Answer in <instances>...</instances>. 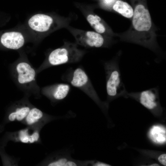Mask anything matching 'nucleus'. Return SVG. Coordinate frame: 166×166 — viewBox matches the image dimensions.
<instances>
[{
    "label": "nucleus",
    "mask_w": 166,
    "mask_h": 166,
    "mask_svg": "<svg viewBox=\"0 0 166 166\" xmlns=\"http://www.w3.org/2000/svg\"><path fill=\"white\" fill-rule=\"evenodd\" d=\"M133 14L128 40L153 50L157 48L155 34L149 11L144 0H134Z\"/></svg>",
    "instance_id": "nucleus-1"
},
{
    "label": "nucleus",
    "mask_w": 166,
    "mask_h": 166,
    "mask_svg": "<svg viewBox=\"0 0 166 166\" xmlns=\"http://www.w3.org/2000/svg\"><path fill=\"white\" fill-rule=\"evenodd\" d=\"M71 18L50 14L39 13L28 20L29 28L34 33L46 35L62 28H66L71 21Z\"/></svg>",
    "instance_id": "nucleus-2"
},
{
    "label": "nucleus",
    "mask_w": 166,
    "mask_h": 166,
    "mask_svg": "<svg viewBox=\"0 0 166 166\" xmlns=\"http://www.w3.org/2000/svg\"><path fill=\"white\" fill-rule=\"evenodd\" d=\"M75 43L65 42L61 47L51 51L44 64L43 68L62 64L79 62L86 53Z\"/></svg>",
    "instance_id": "nucleus-3"
},
{
    "label": "nucleus",
    "mask_w": 166,
    "mask_h": 166,
    "mask_svg": "<svg viewBox=\"0 0 166 166\" xmlns=\"http://www.w3.org/2000/svg\"><path fill=\"white\" fill-rule=\"evenodd\" d=\"M108 97L111 99L121 95L127 94L122 81L118 58H115L104 63Z\"/></svg>",
    "instance_id": "nucleus-4"
},
{
    "label": "nucleus",
    "mask_w": 166,
    "mask_h": 166,
    "mask_svg": "<svg viewBox=\"0 0 166 166\" xmlns=\"http://www.w3.org/2000/svg\"><path fill=\"white\" fill-rule=\"evenodd\" d=\"M63 80L83 92L100 106L102 103L100 100L89 78L81 68L69 69L62 76Z\"/></svg>",
    "instance_id": "nucleus-5"
},
{
    "label": "nucleus",
    "mask_w": 166,
    "mask_h": 166,
    "mask_svg": "<svg viewBox=\"0 0 166 166\" xmlns=\"http://www.w3.org/2000/svg\"><path fill=\"white\" fill-rule=\"evenodd\" d=\"M66 28L74 37L78 45L87 48H99L107 45L102 35L95 31L81 30L69 25Z\"/></svg>",
    "instance_id": "nucleus-6"
},
{
    "label": "nucleus",
    "mask_w": 166,
    "mask_h": 166,
    "mask_svg": "<svg viewBox=\"0 0 166 166\" xmlns=\"http://www.w3.org/2000/svg\"><path fill=\"white\" fill-rule=\"evenodd\" d=\"M14 70L16 80L20 85L28 86L35 82V70L28 62L19 61L16 65Z\"/></svg>",
    "instance_id": "nucleus-7"
},
{
    "label": "nucleus",
    "mask_w": 166,
    "mask_h": 166,
    "mask_svg": "<svg viewBox=\"0 0 166 166\" xmlns=\"http://www.w3.org/2000/svg\"><path fill=\"white\" fill-rule=\"evenodd\" d=\"M25 42V37L21 32L13 31L0 32V45L4 48L18 49L24 45Z\"/></svg>",
    "instance_id": "nucleus-8"
},
{
    "label": "nucleus",
    "mask_w": 166,
    "mask_h": 166,
    "mask_svg": "<svg viewBox=\"0 0 166 166\" xmlns=\"http://www.w3.org/2000/svg\"><path fill=\"white\" fill-rule=\"evenodd\" d=\"M158 88L156 87L140 92L128 93L127 95L138 99L140 103L148 109L153 110L158 106Z\"/></svg>",
    "instance_id": "nucleus-9"
},
{
    "label": "nucleus",
    "mask_w": 166,
    "mask_h": 166,
    "mask_svg": "<svg viewBox=\"0 0 166 166\" xmlns=\"http://www.w3.org/2000/svg\"><path fill=\"white\" fill-rule=\"evenodd\" d=\"M92 161L75 160L71 157L68 152H65L52 157L45 164L49 166H88L90 165Z\"/></svg>",
    "instance_id": "nucleus-10"
},
{
    "label": "nucleus",
    "mask_w": 166,
    "mask_h": 166,
    "mask_svg": "<svg viewBox=\"0 0 166 166\" xmlns=\"http://www.w3.org/2000/svg\"><path fill=\"white\" fill-rule=\"evenodd\" d=\"M70 89L69 85L61 83L46 87L43 92L51 100L57 101L64 99L68 94Z\"/></svg>",
    "instance_id": "nucleus-11"
},
{
    "label": "nucleus",
    "mask_w": 166,
    "mask_h": 166,
    "mask_svg": "<svg viewBox=\"0 0 166 166\" xmlns=\"http://www.w3.org/2000/svg\"><path fill=\"white\" fill-rule=\"evenodd\" d=\"M87 22L95 32L102 35L109 34L108 28L101 18L91 12L83 13Z\"/></svg>",
    "instance_id": "nucleus-12"
},
{
    "label": "nucleus",
    "mask_w": 166,
    "mask_h": 166,
    "mask_svg": "<svg viewBox=\"0 0 166 166\" xmlns=\"http://www.w3.org/2000/svg\"><path fill=\"white\" fill-rule=\"evenodd\" d=\"M50 118L39 109L31 107L24 121L27 125L31 126L43 120L45 122L48 121Z\"/></svg>",
    "instance_id": "nucleus-13"
},
{
    "label": "nucleus",
    "mask_w": 166,
    "mask_h": 166,
    "mask_svg": "<svg viewBox=\"0 0 166 166\" xmlns=\"http://www.w3.org/2000/svg\"><path fill=\"white\" fill-rule=\"evenodd\" d=\"M31 107L27 104H22L16 107L8 116V119L10 121H24Z\"/></svg>",
    "instance_id": "nucleus-14"
},
{
    "label": "nucleus",
    "mask_w": 166,
    "mask_h": 166,
    "mask_svg": "<svg viewBox=\"0 0 166 166\" xmlns=\"http://www.w3.org/2000/svg\"><path fill=\"white\" fill-rule=\"evenodd\" d=\"M113 10L127 18H132L133 8L127 2L121 0H117L112 6Z\"/></svg>",
    "instance_id": "nucleus-15"
},
{
    "label": "nucleus",
    "mask_w": 166,
    "mask_h": 166,
    "mask_svg": "<svg viewBox=\"0 0 166 166\" xmlns=\"http://www.w3.org/2000/svg\"><path fill=\"white\" fill-rule=\"evenodd\" d=\"M18 135V140L23 143H34L38 141L39 139V134L38 131L35 130L31 133L28 129L20 131Z\"/></svg>",
    "instance_id": "nucleus-16"
},
{
    "label": "nucleus",
    "mask_w": 166,
    "mask_h": 166,
    "mask_svg": "<svg viewBox=\"0 0 166 166\" xmlns=\"http://www.w3.org/2000/svg\"><path fill=\"white\" fill-rule=\"evenodd\" d=\"M149 136L151 139L156 143L162 144L166 140V129L160 126H154L150 129Z\"/></svg>",
    "instance_id": "nucleus-17"
},
{
    "label": "nucleus",
    "mask_w": 166,
    "mask_h": 166,
    "mask_svg": "<svg viewBox=\"0 0 166 166\" xmlns=\"http://www.w3.org/2000/svg\"><path fill=\"white\" fill-rule=\"evenodd\" d=\"M117 0H102L103 4L106 7L112 6Z\"/></svg>",
    "instance_id": "nucleus-18"
},
{
    "label": "nucleus",
    "mask_w": 166,
    "mask_h": 166,
    "mask_svg": "<svg viewBox=\"0 0 166 166\" xmlns=\"http://www.w3.org/2000/svg\"><path fill=\"white\" fill-rule=\"evenodd\" d=\"M159 162L163 165H166V154H164L160 155L158 158Z\"/></svg>",
    "instance_id": "nucleus-19"
},
{
    "label": "nucleus",
    "mask_w": 166,
    "mask_h": 166,
    "mask_svg": "<svg viewBox=\"0 0 166 166\" xmlns=\"http://www.w3.org/2000/svg\"><path fill=\"white\" fill-rule=\"evenodd\" d=\"M90 165L93 166H110L107 164L99 161H96L95 160L92 161Z\"/></svg>",
    "instance_id": "nucleus-20"
},
{
    "label": "nucleus",
    "mask_w": 166,
    "mask_h": 166,
    "mask_svg": "<svg viewBox=\"0 0 166 166\" xmlns=\"http://www.w3.org/2000/svg\"><path fill=\"white\" fill-rule=\"evenodd\" d=\"M150 166H159L158 164H153Z\"/></svg>",
    "instance_id": "nucleus-21"
}]
</instances>
